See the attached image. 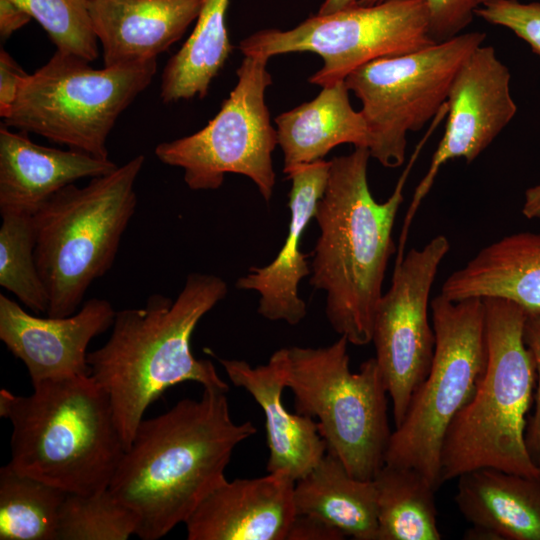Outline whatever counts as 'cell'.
I'll use <instances>...</instances> for the list:
<instances>
[{
	"mask_svg": "<svg viewBox=\"0 0 540 540\" xmlns=\"http://www.w3.org/2000/svg\"><path fill=\"white\" fill-rule=\"evenodd\" d=\"M256 431L250 421L234 422L226 392L211 388L143 419L108 487L137 515L135 535L157 540L185 523L226 480L234 449Z\"/></svg>",
	"mask_w": 540,
	"mask_h": 540,
	"instance_id": "obj_1",
	"label": "cell"
},
{
	"mask_svg": "<svg viewBox=\"0 0 540 540\" xmlns=\"http://www.w3.org/2000/svg\"><path fill=\"white\" fill-rule=\"evenodd\" d=\"M432 125L384 202L376 201L369 188L367 147H355L330 160L327 185L314 215L320 234L312 254L310 284L326 294L325 314L332 329L353 345L371 342L387 265L396 249L392 232L403 189L437 126Z\"/></svg>",
	"mask_w": 540,
	"mask_h": 540,
	"instance_id": "obj_2",
	"label": "cell"
},
{
	"mask_svg": "<svg viewBox=\"0 0 540 540\" xmlns=\"http://www.w3.org/2000/svg\"><path fill=\"white\" fill-rule=\"evenodd\" d=\"M227 292L221 277L190 273L175 300L152 294L143 307L117 310L109 339L88 352L90 376L109 397L126 449L147 408L168 388L193 381L229 390L212 362L191 350L197 324Z\"/></svg>",
	"mask_w": 540,
	"mask_h": 540,
	"instance_id": "obj_3",
	"label": "cell"
},
{
	"mask_svg": "<svg viewBox=\"0 0 540 540\" xmlns=\"http://www.w3.org/2000/svg\"><path fill=\"white\" fill-rule=\"evenodd\" d=\"M12 424L9 464L67 493L109 487L126 450L106 392L90 376L44 381L28 396L0 390Z\"/></svg>",
	"mask_w": 540,
	"mask_h": 540,
	"instance_id": "obj_4",
	"label": "cell"
},
{
	"mask_svg": "<svg viewBox=\"0 0 540 540\" xmlns=\"http://www.w3.org/2000/svg\"><path fill=\"white\" fill-rule=\"evenodd\" d=\"M487 363L471 400L450 424L441 452V482L478 468L540 477L525 431L536 369L524 341L527 312L500 298L483 299Z\"/></svg>",
	"mask_w": 540,
	"mask_h": 540,
	"instance_id": "obj_5",
	"label": "cell"
},
{
	"mask_svg": "<svg viewBox=\"0 0 540 540\" xmlns=\"http://www.w3.org/2000/svg\"><path fill=\"white\" fill-rule=\"evenodd\" d=\"M144 161L137 155L83 187L70 184L33 214L47 316L75 313L89 287L111 269L137 207L135 182Z\"/></svg>",
	"mask_w": 540,
	"mask_h": 540,
	"instance_id": "obj_6",
	"label": "cell"
},
{
	"mask_svg": "<svg viewBox=\"0 0 540 540\" xmlns=\"http://www.w3.org/2000/svg\"><path fill=\"white\" fill-rule=\"evenodd\" d=\"M348 340L325 347L287 348L286 386L296 413L317 418L327 452L353 477L372 480L385 464L392 432L388 391L375 358L350 370Z\"/></svg>",
	"mask_w": 540,
	"mask_h": 540,
	"instance_id": "obj_7",
	"label": "cell"
},
{
	"mask_svg": "<svg viewBox=\"0 0 540 540\" xmlns=\"http://www.w3.org/2000/svg\"><path fill=\"white\" fill-rule=\"evenodd\" d=\"M435 351L430 371L392 432L385 464L411 467L435 490L447 430L471 400L487 363L483 299L452 301L441 293L430 303Z\"/></svg>",
	"mask_w": 540,
	"mask_h": 540,
	"instance_id": "obj_8",
	"label": "cell"
},
{
	"mask_svg": "<svg viewBox=\"0 0 540 540\" xmlns=\"http://www.w3.org/2000/svg\"><path fill=\"white\" fill-rule=\"evenodd\" d=\"M56 51L28 75L3 124L70 149L109 158L107 138L119 115L151 83L156 60L94 69Z\"/></svg>",
	"mask_w": 540,
	"mask_h": 540,
	"instance_id": "obj_9",
	"label": "cell"
},
{
	"mask_svg": "<svg viewBox=\"0 0 540 540\" xmlns=\"http://www.w3.org/2000/svg\"><path fill=\"white\" fill-rule=\"evenodd\" d=\"M485 38L483 32L461 33L412 53L371 61L345 78L362 104L372 158L386 168L404 163L407 134L440 112L458 70Z\"/></svg>",
	"mask_w": 540,
	"mask_h": 540,
	"instance_id": "obj_10",
	"label": "cell"
},
{
	"mask_svg": "<svg viewBox=\"0 0 540 540\" xmlns=\"http://www.w3.org/2000/svg\"><path fill=\"white\" fill-rule=\"evenodd\" d=\"M424 0H384L326 15H313L288 30L267 28L244 38V56L310 52L322 67L309 82L327 87L371 61L412 53L435 44Z\"/></svg>",
	"mask_w": 540,
	"mask_h": 540,
	"instance_id": "obj_11",
	"label": "cell"
},
{
	"mask_svg": "<svg viewBox=\"0 0 540 540\" xmlns=\"http://www.w3.org/2000/svg\"><path fill=\"white\" fill-rule=\"evenodd\" d=\"M269 57L247 55L237 70V82L219 112L201 130L155 148L164 164L183 169L194 191L216 190L228 173L248 177L269 202L275 186L272 153L276 129L265 102L272 84Z\"/></svg>",
	"mask_w": 540,
	"mask_h": 540,
	"instance_id": "obj_12",
	"label": "cell"
},
{
	"mask_svg": "<svg viewBox=\"0 0 540 540\" xmlns=\"http://www.w3.org/2000/svg\"><path fill=\"white\" fill-rule=\"evenodd\" d=\"M449 249L448 238L437 235L422 248L405 253L396 261L391 285L375 311L371 342L392 402L395 428L432 365L435 333L429 319L430 292Z\"/></svg>",
	"mask_w": 540,
	"mask_h": 540,
	"instance_id": "obj_13",
	"label": "cell"
},
{
	"mask_svg": "<svg viewBox=\"0 0 540 540\" xmlns=\"http://www.w3.org/2000/svg\"><path fill=\"white\" fill-rule=\"evenodd\" d=\"M511 75L492 46L480 45L458 70L449 90L445 131L429 169L415 189L406 213L399 250L441 166L451 159L475 160L508 125L517 111L510 91Z\"/></svg>",
	"mask_w": 540,
	"mask_h": 540,
	"instance_id": "obj_14",
	"label": "cell"
},
{
	"mask_svg": "<svg viewBox=\"0 0 540 540\" xmlns=\"http://www.w3.org/2000/svg\"><path fill=\"white\" fill-rule=\"evenodd\" d=\"M116 310L91 298L65 317H39L0 294V339L27 368L32 385L90 375L87 348L112 327Z\"/></svg>",
	"mask_w": 540,
	"mask_h": 540,
	"instance_id": "obj_15",
	"label": "cell"
},
{
	"mask_svg": "<svg viewBox=\"0 0 540 540\" xmlns=\"http://www.w3.org/2000/svg\"><path fill=\"white\" fill-rule=\"evenodd\" d=\"M295 481L285 472L227 479L186 520L188 540H286L296 515Z\"/></svg>",
	"mask_w": 540,
	"mask_h": 540,
	"instance_id": "obj_16",
	"label": "cell"
},
{
	"mask_svg": "<svg viewBox=\"0 0 540 540\" xmlns=\"http://www.w3.org/2000/svg\"><path fill=\"white\" fill-rule=\"evenodd\" d=\"M329 170L330 161L322 159L300 165L286 174L291 181L287 238L273 261L251 267L236 281L237 289L258 294L257 312L268 320L296 325L306 316V304L298 295V286L311 274V265L300 247L325 191Z\"/></svg>",
	"mask_w": 540,
	"mask_h": 540,
	"instance_id": "obj_17",
	"label": "cell"
},
{
	"mask_svg": "<svg viewBox=\"0 0 540 540\" xmlns=\"http://www.w3.org/2000/svg\"><path fill=\"white\" fill-rule=\"evenodd\" d=\"M230 381L245 389L263 410L269 457L268 472L282 471L295 482L309 473L327 452L313 418L290 413L282 402L287 382V348L275 351L266 364L218 358Z\"/></svg>",
	"mask_w": 540,
	"mask_h": 540,
	"instance_id": "obj_18",
	"label": "cell"
},
{
	"mask_svg": "<svg viewBox=\"0 0 540 540\" xmlns=\"http://www.w3.org/2000/svg\"><path fill=\"white\" fill-rule=\"evenodd\" d=\"M109 158L34 143L27 132L0 127V212L34 214L64 187L114 171Z\"/></svg>",
	"mask_w": 540,
	"mask_h": 540,
	"instance_id": "obj_19",
	"label": "cell"
},
{
	"mask_svg": "<svg viewBox=\"0 0 540 540\" xmlns=\"http://www.w3.org/2000/svg\"><path fill=\"white\" fill-rule=\"evenodd\" d=\"M202 4L203 0H88L104 66L156 60L197 20Z\"/></svg>",
	"mask_w": 540,
	"mask_h": 540,
	"instance_id": "obj_20",
	"label": "cell"
},
{
	"mask_svg": "<svg viewBox=\"0 0 540 540\" xmlns=\"http://www.w3.org/2000/svg\"><path fill=\"white\" fill-rule=\"evenodd\" d=\"M454 499L467 539L540 540V477L478 468L458 477Z\"/></svg>",
	"mask_w": 540,
	"mask_h": 540,
	"instance_id": "obj_21",
	"label": "cell"
},
{
	"mask_svg": "<svg viewBox=\"0 0 540 540\" xmlns=\"http://www.w3.org/2000/svg\"><path fill=\"white\" fill-rule=\"evenodd\" d=\"M449 300L500 298L540 313V233L518 232L482 248L444 281Z\"/></svg>",
	"mask_w": 540,
	"mask_h": 540,
	"instance_id": "obj_22",
	"label": "cell"
},
{
	"mask_svg": "<svg viewBox=\"0 0 540 540\" xmlns=\"http://www.w3.org/2000/svg\"><path fill=\"white\" fill-rule=\"evenodd\" d=\"M274 121L285 175L324 159L338 145L369 146L367 125L350 103L345 80L322 87L314 99L281 113Z\"/></svg>",
	"mask_w": 540,
	"mask_h": 540,
	"instance_id": "obj_23",
	"label": "cell"
},
{
	"mask_svg": "<svg viewBox=\"0 0 540 540\" xmlns=\"http://www.w3.org/2000/svg\"><path fill=\"white\" fill-rule=\"evenodd\" d=\"M296 514L323 520L356 540H378L376 487L353 477L326 452L318 464L295 482Z\"/></svg>",
	"mask_w": 540,
	"mask_h": 540,
	"instance_id": "obj_24",
	"label": "cell"
},
{
	"mask_svg": "<svg viewBox=\"0 0 540 540\" xmlns=\"http://www.w3.org/2000/svg\"><path fill=\"white\" fill-rule=\"evenodd\" d=\"M228 5L229 0H203L194 30L163 70L164 103L206 96L232 51L225 23Z\"/></svg>",
	"mask_w": 540,
	"mask_h": 540,
	"instance_id": "obj_25",
	"label": "cell"
},
{
	"mask_svg": "<svg viewBox=\"0 0 540 540\" xmlns=\"http://www.w3.org/2000/svg\"><path fill=\"white\" fill-rule=\"evenodd\" d=\"M378 540H440L435 488L418 470L384 464L373 478Z\"/></svg>",
	"mask_w": 540,
	"mask_h": 540,
	"instance_id": "obj_26",
	"label": "cell"
},
{
	"mask_svg": "<svg viewBox=\"0 0 540 540\" xmlns=\"http://www.w3.org/2000/svg\"><path fill=\"white\" fill-rule=\"evenodd\" d=\"M67 492L22 474L9 463L0 469V539L57 540Z\"/></svg>",
	"mask_w": 540,
	"mask_h": 540,
	"instance_id": "obj_27",
	"label": "cell"
},
{
	"mask_svg": "<svg viewBox=\"0 0 540 540\" xmlns=\"http://www.w3.org/2000/svg\"><path fill=\"white\" fill-rule=\"evenodd\" d=\"M0 213V286L32 312L47 314L49 297L35 258L33 214Z\"/></svg>",
	"mask_w": 540,
	"mask_h": 540,
	"instance_id": "obj_28",
	"label": "cell"
},
{
	"mask_svg": "<svg viewBox=\"0 0 540 540\" xmlns=\"http://www.w3.org/2000/svg\"><path fill=\"white\" fill-rule=\"evenodd\" d=\"M137 515L107 488L92 494L67 493L59 514L57 540H127L136 534Z\"/></svg>",
	"mask_w": 540,
	"mask_h": 540,
	"instance_id": "obj_29",
	"label": "cell"
},
{
	"mask_svg": "<svg viewBox=\"0 0 540 540\" xmlns=\"http://www.w3.org/2000/svg\"><path fill=\"white\" fill-rule=\"evenodd\" d=\"M47 32L57 51L88 62L98 56L88 0H9Z\"/></svg>",
	"mask_w": 540,
	"mask_h": 540,
	"instance_id": "obj_30",
	"label": "cell"
},
{
	"mask_svg": "<svg viewBox=\"0 0 540 540\" xmlns=\"http://www.w3.org/2000/svg\"><path fill=\"white\" fill-rule=\"evenodd\" d=\"M476 16L510 29L540 56V2L489 0L476 11Z\"/></svg>",
	"mask_w": 540,
	"mask_h": 540,
	"instance_id": "obj_31",
	"label": "cell"
},
{
	"mask_svg": "<svg viewBox=\"0 0 540 540\" xmlns=\"http://www.w3.org/2000/svg\"><path fill=\"white\" fill-rule=\"evenodd\" d=\"M384 0H359V5H374ZM429 9V31L439 43L459 34L473 21L476 11L489 0H424Z\"/></svg>",
	"mask_w": 540,
	"mask_h": 540,
	"instance_id": "obj_32",
	"label": "cell"
},
{
	"mask_svg": "<svg viewBox=\"0 0 540 540\" xmlns=\"http://www.w3.org/2000/svg\"><path fill=\"white\" fill-rule=\"evenodd\" d=\"M524 341L532 353L536 369L535 406L527 421L525 443L530 458L540 468V313H527Z\"/></svg>",
	"mask_w": 540,
	"mask_h": 540,
	"instance_id": "obj_33",
	"label": "cell"
},
{
	"mask_svg": "<svg viewBox=\"0 0 540 540\" xmlns=\"http://www.w3.org/2000/svg\"><path fill=\"white\" fill-rule=\"evenodd\" d=\"M28 74L3 49L0 52V116L5 118Z\"/></svg>",
	"mask_w": 540,
	"mask_h": 540,
	"instance_id": "obj_34",
	"label": "cell"
},
{
	"mask_svg": "<svg viewBox=\"0 0 540 540\" xmlns=\"http://www.w3.org/2000/svg\"><path fill=\"white\" fill-rule=\"evenodd\" d=\"M345 535L321 519L296 514L286 540H341Z\"/></svg>",
	"mask_w": 540,
	"mask_h": 540,
	"instance_id": "obj_35",
	"label": "cell"
},
{
	"mask_svg": "<svg viewBox=\"0 0 540 540\" xmlns=\"http://www.w3.org/2000/svg\"><path fill=\"white\" fill-rule=\"evenodd\" d=\"M32 18L9 0H0V36L6 40L13 32L22 28Z\"/></svg>",
	"mask_w": 540,
	"mask_h": 540,
	"instance_id": "obj_36",
	"label": "cell"
},
{
	"mask_svg": "<svg viewBox=\"0 0 540 540\" xmlns=\"http://www.w3.org/2000/svg\"><path fill=\"white\" fill-rule=\"evenodd\" d=\"M522 213L528 219H540V183L525 191Z\"/></svg>",
	"mask_w": 540,
	"mask_h": 540,
	"instance_id": "obj_37",
	"label": "cell"
},
{
	"mask_svg": "<svg viewBox=\"0 0 540 540\" xmlns=\"http://www.w3.org/2000/svg\"><path fill=\"white\" fill-rule=\"evenodd\" d=\"M358 1L359 0H325L320 6L317 14L326 15L346 10L358 5Z\"/></svg>",
	"mask_w": 540,
	"mask_h": 540,
	"instance_id": "obj_38",
	"label": "cell"
}]
</instances>
